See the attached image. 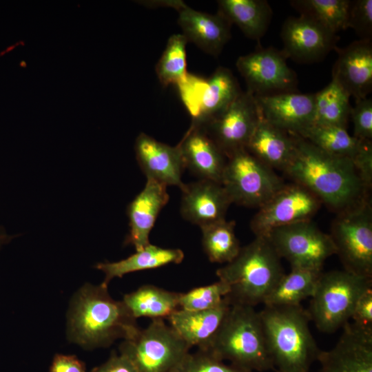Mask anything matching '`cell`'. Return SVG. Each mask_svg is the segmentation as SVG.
<instances>
[{"label":"cell","instance_id":"1","mask_svg":"<svg viewBox=\"0 0 372 372\" xmlns=\"http://www.w3.org/2000/svg\"><path fill=\"white\" fill-rule=\"evenodd\" d=\"M294 136L295 154L283 171L293 182L307 188L337 214L369 198L371 187L351 159L328 154Z\"/></svg>","mask_w":372,"mask_h":372},{"label":"cell","instance_id":"2","mask_svg":"<svg viewBox=\"0 0 372 372\" xmlns=\"http://www.w3.org/2000/svg\"><path fill=\"white\" fill-rule=\"evenodd\" d=\"M139 327L123 301L113 299L107 287L87 284L75 294L68 313L70 341L86 349L106 347L132 337Z\"/></svg>","mask_w":372,"mask_h":372},{"label":"cell","instance_id":"3","mask_svg":"<svg viewBox=\"0 0 372 372\" xmlns=\"http://www.w3.org/2000/svg\"><path fill=\"white\" fill-rule=\"evenodd\" d=\"M267 349L277 372H309L321 350L313 337L307 310L264 306L259 311Z\"/></svg>","mask_w":372,"mask_h":372},{"label":"cell","instance_id":"4","mask_svg":"<svg viewBox=\"0 0 372 372\" xmlns=\"http://www.w3.org/2000/svg\"><path fill=\"white\" fill-rule=\"evenodd\" d=\"M279 257L265 236H256L231 262L218 268V280L227 285L231 304L254 307L264 303L285 274Z\"/></svg>","mask_w":372,"mask_h":372},{"label":"cell","instance_id":"5","mask_svg":"<svg viewBox=\"0 0 372 372\" xmlns=\"http://www.w3.org/2000/svg\"><path fill=\"white\" fill-rule=\"evenodd\" d=\"M207 351L223 361L252 371L274 370L259 312L253 307L231 304Z\"/></svg>","mask_w":372,"mask_h":372},{"label":"cell","instance_id":"6","mask_svg":"<svg viewBox=\"0 0 372 372\" xmlns=\"http://www.w3.org/2000/svg\"><path fill=\"white\" fill-rule=\"evenodd\" d=\"M372 287V278L344 269L322 272L307 310L318 331L331 333L349 322L360 296Z\"/></svg>","mask_w":372,"mask_h":372},{"label":"cell","instance_id":"7","mask_svg":"<svg viewBox=\"0 0 372 372\" xmlns=\"http://www.w3.org/2000/svg\"><path fill=\"white\" fill-rule=\"evenodd\" d=\"M190 348L164 320H152L123 340L120 353L125 355L138 372H172L189 353Z\"/></svg>","mask_w":372,"mask_h":372},{"label":"cell","instance_id":"8","mask_svg":"<svg viewBox=\"0 0 372 372\" xmlns=\"http://www.w3.org/2000/svg\"><path fill=\"white\" fill-rule=\"evenodd\" d=\"M344 269L372 278L371 200L337 214L329 234Z\"/></svg>","mask_w":372,"mask_h":372},{"label":"cell","instance_id":"9","mask_svg":"<svg viewBox=\"0 0 372 372\" xmlns=\"http://www.w3.org/2000/svg\"><path fill=\"white\" fill-rule=\"evenodd\" d=\"M221 184L232 203L259 208L285 183L244 148L227 157Z\"/></svg>","mask_w":372,"mask_h":372},{"label":"cell","instance_id":"10","mask_svg":"<svg viewBox=\"0 0 372 372\" xmlns=\"http://www.w3.org/2000/svg\"><path fill=\"white\" fill-rule=\"evenodd\" d=\"M176 86L196 127L218 116L242 92L233 73L221 66L207 79L188 73Z\"/></svg>","mask_w":372,"mask_h":372},{"label":"cell","instance_id":"11","mask_svg":"<svg viewBox=\"0 0 372 372\" xmlns=\"http://www.w3.org/2000/svg\"><path fill=\"white\" fill-rule=\"evenodd\" d=\"M265 237L291 267L322 271L325 261L336 254L330 235L322 231L311 220L276 228Z\"/></svg>","mask_w":372,"mask_h":372},{"label":"cell","instance_id":"12","mask_svg":"<svg viewBox=\"0 0 372 372\" xmlns=\"http://www.w3.org/2000/svg\"><path fill=\"white\" fill-rule=\"evenodd\" d=\"M322 203L307 188L293 182L285 184L258 208L250 227L256 236H267L273 229L298 222L310 220Z\"/></svg>","mask_w":372,"mask_h":372},{"label":"cell","instance_id":"13","mask_svg":"<svg viewBox=\"0 0 372 372\" xmlns=\"http://www.w3.org/2000/svg\"><path fill=\"white\" fill-rule=\"evenodd\" d=\"M282 51L260 48L240 56L236 68L247 84V91L256 96L296 92L295 72L287 64Z\"/></svg>","mask_w":372,"mask_h":372},{"label":"cell","instance_id":"14","mask_svg":"<svg viewBox=\"0 0 372 372\" xmlns=\"http://www.w3.org/2000/svg\"><path fill=\"white\" fill-rule=\"evenodd\" d=\"M260 117L254 95L242 92L220 114L199 127L227 158L246 147Z\"/></svg>","mask_w":372,"mask_h":372},{"label":"cell","instance_id":"15","mask_svg":"<svg viewBox=\"0 0 372 372\" xmlns=\"http://www.w3.org/2000/svg\"><path fill=\"white\" fill-rule=\"evenodd\" d=\"M281 50L287 59L303 63L319 61L334 50L337 35L314 19L300 14L289 17L282 24Z\"/></svg>","mask_w":372,"mask_h":372},{"label":"cell","instance_id":"16","mask_svg":"<svg viewBox=\"0 0 372 372\" xmlns=\"http://www.w3.org/2000/svg\"><path fill=\"white\" fill-rule=\"evenodd\" d=\"M335 345L321 351L320 372H372V329L349 322Z\"/></svg>","mask_w":372,"mask_h":372},{"label":"cell","instance_id":"17","mask_svg":"<svg viewBox=\"0 0 372 372\" xmlns=\"http://www.w3.org/2000/svg\"><path fill=\"white\" fill-rule=\"evenodd\" d=\"M255 96L260 117L293 135H300L313 123L315 94L296 92Z\"/></svg>","mask_w":372,"mask_h":372},{"label":"cell","instance_id":"18","mask_svg":"<svg viewBox=\"0 0 372 372\" xmlns=\"http://www.w3.org/2000/svg\"><path fill=\"white\" fill-rule=\"evenodd\" d=\"M180 211L182 217L200 228L225 219L232 203L220 183L200 179L183 185Z\"/></svg>","mask_w":372,"mask_h":372},{"label":"cell","instance_id":"19","mask_svg":"<svg viewBox=\"0 0 372 372\" xmlns=\"http://www.w3.org/2000/svg\"><path fill=\"white\" fill-rule=\"evenodd\" d=\"M338 58L332 70L335 80L355 101L366 98L372 90L371 41H355L335 48Z\"/></svg>","mask_w":372,"mask_h":372},{"label":"cell","instance_id":"20","mask_svg":"<svg viewBox=\"0 0 372 372\" xmlns=\"http://www.w3.org/2000/svg\"><path fill=\"white\" fill-rule=\"evenodd\" d=\"M134 149L137 162L147 179L167 187H183L185 166L178 145H167L142 132L136 139Z\"/></svg>","mask_w":372,"mask_h":372},{"label":"cell","instance_id":"21","mask_svg":"<svg viewBox=\"0 0 372 372\" xmlns=\"http://www.w3.org/2000/svg\"><path fill=\"white\" fill-rule=\"evenodd\" d=\"M169 198L166 185L147 179L143 189L127 208L130 230L125 240V245H131L138 251L150 243V231Z\"/></svg>","mask_w":372,"mask_h":372},{"label":"cell","instance_id":"22","mask_svg":"<svg viewBox=\"0 0 372 372\" xmlns=\"http://www.w3.org/2000/svg\"><path fill=\"white\" fill-rule=\"evenodd\" d=\"M178 22L187 41L205 52L218 56L231 37V24L218 12L215 14L195 10L186 4L177 9Z\"/></svg>","mask_w":372,"mask_h":372},{"label":"cell","instance_id":"23","mask_svg":"<svg viewBox=\"0 0 372 372\" xmlns=\"http://www.w3.org/2000/svg\"><path fill=\"white\" fill-rule=\"evenodd\" d=\"M177 145L185 168L200 179L221 183L227 158L203 129L191 125Z\"/></svg>","mask_w":372,"mask_h":372},{"label":"cell","instance_id":"24","mask_svg":"<svg viewBox=\"0 0 372 372\" xmlns=\"http://www.w3.org/2000/svg\"><path fill=\"white\" fill-rule=\"evenodd\" d=\"M231 304L225 298L218 307L205 311H174L167 320L169 326L191 349L207 351L217 335Z\"/></svg>","mask_w":372,"mask_h":372},{"label":"cell","instance_id":"25","mask_svg":"<svg viewBox=\"0 0 372 372\" xmlns=\"http://www.w3.org/2000/svg\"><path fill=\"white\" fill-rule=\"evenodd\" d=\"M245 149L271 169L284 171L295 154V136L260 117Z\"/></svg>","mask_w":372,"mask_h":372},{"label":"cell","instance_id":"26","mask_svg":"<svg viewBox=\"0 0 372 372\" xmlns=\"http://www.w3.org/2000/svg\"><path fill=\"white\" fill-rule=\"evenodd\" d=\"M183 258L184 253L180 249L163 248L149 243L123 260L100 262L95 267L105 273L102 284L107 287L114 278H121L130 273L156 269L170 264H179Z\"/></svg>","mask_w":372,"mask_h":372},{"label":"cell","instance_id":"27","mask_svg":"<svg viewBox=\"0 0 372 372\" xmlns=\"http://www.w3.org/2000/svg\"><path fill=\"white\" fill-rule=\"evenodd\" d=\"M218 12L246 37L259 41L266 33L273 12L265 0H220Z\"/></svg>","mask_w":372,"mask_h":372},{"label":"cell","instance_id":"28","mask_svg":"<svg viewBox=\"0 0 372 372\" xmlns=\"http://www.w3.org/2000/svg\"><path fill=\"white\" fill-rule=\"evenodd\" d=\"M321 150L351 159L354 165L371 141H361L350 135L347 128L312 124L300 135Z\"/></svg>","mask_w":372,"mask_h":372},{"label":"cell","instance_id":"29","mask_svg":"<svg viewBox=\"0 0 372 372\" xmlns=\"http://www.w3.org/2000/svg\"><path fill=\"white\" fill-rule=\"evenodd\" d=\"M179 293L155 285H142L124 296L123 302L135 318L167 319L179 309Z\"/></svg>","mask_w":372,"mask_h":372},{"label":"cell","instance_id":"30","mask_svg":"<svg viewBox=\"0 0 372 372\" xmlns=\"http://www.w3.org/2000/svg\"><path fill=\"white\" fill-rule=\"evenodd\" d=\"M322 271L300 267H291L287 274H284L263 304L269 307L297 306L314 293L318 279Z\"/></svg>","mask_w":372,"mask_h":372},{"label":"cell","instance_id":"31","mask_svg":"<svg viewBox=\"0 0 372 372\" xmlns=\"http://www.w3.org/2000/svg\"><path fill=\"white\" fill-rule=\"evenodd\" d=\"M350 96L333 79L315 94L313 124L335 125L347 128L351 106Z\"/></svg>","mask_w":372,"mask_h":372},{"label":"cell","instance_id":"32","mask_svg":"<svg viewBox=\"0 0 372 372\" xmlns=\"http://www.w3.org/2000/svg\"><path fill=\"white\" fill-rule=\"evenodd\" d=\"M202 246L210 262L227 264L235 258L241 248L235 234V222L225 219L204 226Z\"/></svg>","mask_w":372,"mask_h":372},{"label":"cell","instance_id":"33","mask_svg":"<svg viewBox=\"0 0 372 372\" xmlns=\"http://www.w3.org/2000/svg\"><path fill=\"white\" fill-rule=\"evenodd\" d=\"M351 1L294 0L291 5L301 15L309 17L336 34L347 29Z\"/></svg>","mask_w":372,"mask_h":372},{"label":"cell","instance_id":"34","mask_svg":"<svg viewBox=\"0 0 372 372\" xmlns=\"http://www.w3.org/2000/svg\"><path fill=\"white\" fill-rule=\"evenodd\" d=\"M187 41L183 34L172 35L161 56L156 72L163 86L176 85L182 81L187 74L186 44Z\"/></svg>","mask_w":372,"mask_h":372},{"label":"cell","instance_id":"35","mask_svg":"<svg viewBox=\"0 0 372 372\" xmlns=\"http://www.w3.org/2000/svg\"><path fill=\"white\" fill-rule=\"evenodd\" d=\"M229 292L225 283L218 280L210 285L179 293V309L187 311H205L220 305Z\"/></svg>","mask_w":372,"mask_h":372},{"label":"cell","instance_id":"36","mask_svg":"<svg viewBox=\"0 0 372 372\" xmlns=\"http://www.w3.org/2000/svg\"><path fill=\"white\" fill-rule=\"evenodd\" d=\"M172 372H254L233 364H226L208 351L188 353Z\"/></svg>","mask_w":372,"mask_h":372},{"label":"cell","instance_id":"37","mask_svg":"<svg viewBox=\"0 0 372 372\" xmlns=\"http://www.w3.org/2000/svg\"><path fill=\"white\" fill-rule=\"evenodd\" d=\"M347 28H352L360 40L371 41L372 0L351 1Z\"/></svg>","mask_w":372,"mask_h":372},{"label":"cell","instance_id":"38","mask_svg":"<svg viewBox=\"0 0 372 372\" xmlns=\"http://www.w3.org/2000/svg\"><path fill=\"white\" fill-rule=\"evenodd\" d=\"M350 118L353 124V136L361 141L372 138V100L368 97L355 101Z\"/></svg>","mask_w":372,"mask_h":372},{"label":"cell","instance_id":"39","mask_svg":"<svg viewBox=\"0 0 372 372\" xmlns=\"http://www.w3.org/2000/svg\"><path fill=\"white\" fill-rule=\"evenodd\" d=\"M351 319L360 327L372 329V287L358 300Z\"/></svg>","mask_w":372,"mask_h":372},{"label":"cell","instance_id":"40","mask_svg":"<svg viewBox=\"0 0 372 372\" xmlns=\"http://www.w3.org/2000/svg\"><path fill=\"white\" fill-rule=\"evenodd\" d=\"M50 372H87L85 364L75 355L56 354Z\"/></svg>","mask_w":372,"mask_h":372},{"label":"cell","instance_id":"41","mask_svg":"<svg viewBox=\"0 0 372 372\" xmlns=\"http://www.w3.org/2000/svg\"><path fill=\"white\" fill-rule=\"evenodd\" d=\"M91 372H138L132 362L124 355L112 353L103 364Z\"/></svg>","mask_w":372,"mask_h":372},{"label":"cell","instance_id":"42","mask_svg":"<svg viewBox=\"0 0 372 372\" xmlns=\"http://www.w3.org/2000/svg\"><path fill=\"white\" fill-rule=\"evenodd\" d=\"M13 238L12 236L9 235L7 234L6 230L0 227V249L7 243H8L11 239Z\"/></svg>","mask_w":372,"mask_h":372}]
</instances>
